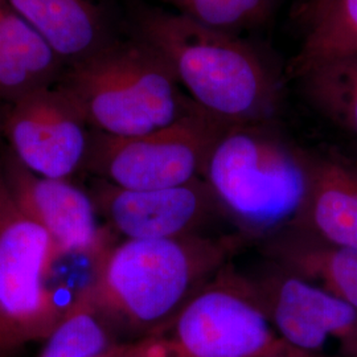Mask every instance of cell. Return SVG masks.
I'll return each mask as SVG.
<instances>
[{"mask_svg": "<svg viewBox=\"0 0 357 357\" xmlns=\"http://www.w3.org/2000/svg\"><path fill=\"white\" fill-rule=\"evenodd\" d=\"M270 357H312L308 356V355H305V354H301V352H298V351H294L291 348H289L287 345L281 349L280 352H277V354H274L273 356Z\"/></svg>", "mask_w": 357, "mask_h": 357, "instance_id": "21", "label": "cell"}, {"mask_svg": "<svg viewBox=\"0 0 357 357\" xmlns=\"http://www.w3.org/2000/svg\"><path fill=\"white\" fill-rule=\"evenodd\" d=\"M163 336L176 357H270L286 347L255 280L231 262L192 296Z\"/></svg>", "mask_w": 357, "mask_h": 357, "instance_id": "6", "label": "cell"}, {"mask_svg": "<svg viewBox=\"0 0 357 357\" xmlns=\"http://www.w3.org/2000/svg\"><path fill=\"white\" fill-rule=\"evenodd\" d=\"M89 193L107 229L121 240L202 236L221 215L203 178L162 190H125L97 178Z\"/></svg>", "mask_w": 357, "mask_h": 357, "instance_id": "10", "label": "cell"}, {"mask_svg": "<svg viewBox=\"0 0 357 357\" xmlns=\"http://www.w3.org/2000/svg\"><path fill=\"white\" fill-rule=\"evenodd\" d=\"M175 13L205 26L231 32L253 24L266 11L268 0H162Z\"/></svg>", "mask_w": 357, "mask_h": 357, "instance_id": "19", "label": "cell"}, {"mask_svg": "<svg viewBox=\"0 0 357 357\" xmlns=\"http://www.w3.org/2000/svg\"><path fill=\"white\" fill-rule=\"evenodd\" d=\"M282 342L312 357L357 355V308L273 264L253 278Z\"/></svg>", "mask_w": 357, "mask_h": 357, "instance_id": "9", "label": "cell"}, {"mask_svg": "<svg viewBox=\"0 0 357 357\" xmlns=\"http://www.w3.org/2000/svg\"><path fill=\"white\" fill-rule=\"evenodd\" d=\"M1 11H3V1L0 0V19H1Z\"/></svg>", "mask_w": 357, "mask_h": 357, "instance_id": "22", "label": "cell"}, {"mask_svg": "<svg viewBox=\"0 0 357 357\" xmlns=\"http://www.w3.org/2000/svg\"><path fill=\"white\" fill-rule=\"evenodd\" d=\"M351 357H357V355H356V356H351Z\"/></svg>", "mask_w": 357, "mask_h": 357, "instance_id": "23", "label": "cell"}, {"mask_svg": "<svg viewBox=\"0 0 357 357\" xmlns=\"http://www.w3.org/2000/svg\"><path fill=\"white\" fill-rule=\"evenodd\" d=\"M53 248L0 176V355L44 340L64 315L47 284Z\"/></svg>", "mask_w": 357, "mask_h": 357, "instance_id": "7", "label": "cell"}, {"mask_svg": "<svg viewBox=\"0 0 357 357\" xmlns=\"http://www.w3.org/2000/svg\"><path fill=\"white\" fill-rule=\"evenodd\" d=\"M203 178L221 215L249 243L299 230L311 183V153L268 123L233 125L209 155Z\"/></svg>", "mask_w": 357, "mask_h": 357, "instance_id": "3", "label": "cell"}, {"mask_svg": "<svg viewBox=\"0 0 357 357\" xmlns=\"http://www.w3.org/2000/svg\"><path fill=\"white\" fill-rule=\"evenodd\" d=\"M0 176L19 208L47 230L56 250L105 252L115 243L89 192L70 180L40 176L10 149L0 156Z\"/></svg>", "mask_w": 357, "mask_h": 357, "instance_id": "11", "label": "cell"}, {"mask_svg": "<svg viewBox=\"0 0 357 357\" xmlns=\"http://www.w3.org/2000/svg\"><path fill=\"white\" fill-rule=\"evenodd\" d=\"M229 125L196 106L166 128L137 137L93 130L84 169L125 190H162L203 178L209 155Z\"/></svg>", "mask_w": 357, "mask_h": 357, "instance_id": "5", "label": "cell"}, {"mask_svg": "<svg viewBox=\"0 0 357 357\" xmlns=\"http://www.w3.org/2000/svg\"><path fill=\"white\" fill-rule=\"evenodd\" d=\"M48 41L65 64L113 41L110 0H3Z\"/></svg>", "mask_w": 357, "mask_h": 357, "instance_id": "12", "label": "cell"}, {"mask_svg": "<svg viewBox=\"0 0 357 357\" xmlns=\"http://www.w3.org/2000/svg\"><path fill=\"white\" fill-rule=\"evenodd\" d=\"M3 1V0H1ZM64 60L3 1L0 19V100L13 103L59 82Z\"/></svg>", "mask_w": 357, "mask_h": 357, "instance_id": "14", "label": "cell"}, {"mask_svg": "<svg viewBox=\"0 0 357 357\" xmlns=\"http://www.w3.org/2000/svg\"><path fill=\"white\" fill-rule=\"evenodd\" d=\"M89 291L70 307L44 339L38 357H106L122 342Z\"/></svg>", "mask_w": 357, "mask_h": 357, "instance_id": "18", "label": "cell"}, {"mask_svg": "<svg viewBox=\"0 0 357 357\" xmlns=\"http://www.w3.org/2000/svg\"><path fill=\"white\" fill-rule=\"evenodd\" d=\"M90 128L112 137H137L166 128L197 105L183 93L166 61L141 38L113 40L59 79Z\"/></svg>", "mask_w": 357, "mask_h": 357, "instance_id": "4", "label": "cell"}, {"mask_svg": "<svg viewBox=\"0 0 357 357\" xmlns=\"http://www.w3.org/2000/svg\"><path fill=\"white\" fill-rule=\"evenodd\" d=\"M299 230L357 250V162L311 153V183Z\"/></svg>", "mask_w": 357, "mask_h": 357, "instance_id": "13", "label": "cell"}, {"mask_svg": "<svg viewBox=\"0 0 357 357\" xmlns=\"http://www.w3.org/2000/svg\"><path fill=\"white\" fill-rule=\"evenodd\" d=\"M3 132L28 169L70 180L85 167L93 128L76 100L56 82L8 103Z\"/></svg>", "mask_w": 357, "mask_h": 357, "instance_id": "8", "label": "cell"}, {"mask_svg": "<svg viewBox=\"0 0 357 357\" xmlns=\"http://www.w3.org/2000/svg\"><path fill=\"white\" fill-rule=\"evenodd\" d=\"M134 20L135 38L166 61L181 89L206 113L229 125L268 123L275 114V78L233 32L158 8H142Z\"/></svg>", "mask_w": 357, "mask_h": 357, "instance_id": "2", "label": "cell"}, {"mask_svg": "<svg viewBox=\"0 0 357 357\" xmlns=\"http://www.w3.org/2000/svg\"><path fill=\"white\" fill-rule=\"evenodd\" d=\"M106 357H176L163 335L149 336L118 345Z\"/></svg>", "mask_w": 357, "mask_h": 357, "instance_id": "20", "label": "cell"}, {"mask_svg": "<svg viewBox=\"0 0 357 357\" xmlns=\"http://www.w3.org/2000/svg\"><path fill=\"white\" fill-rule=\"evenodd\" d=\"M310 101L357 138V51L324 59L295 73Z\"/></svg>", "mask_w": 357, "mask_h": 357, "instance_id": "17", "label": "cell"}, {"mask_svg": "<svg viewBox=\"0 0 357 357\" xmlns=\"http://www.w3.org/2000/svg\"><path fill=\"white\" fill-rule=\"evenodd\" d=\"M303 40L293 73L333 56L357 51V0H310L303 8Z\"/></svg>", "mask_w": 357, "mask_h": 357, "instance_id": "16", "label": "cell"}, {"mask_svg": "<svg viewBox=\"0 0 357 357\" xmlns=\"http://www.w3.org/2000/svg\"><path fill=\"white\" fill-rule=\"evenodd\" d=\"M271 262L357 308V250L324 243L302 230L262 243Z\"/></svg>", "mask_w": 357, "mask_h": 357, "instance_id": "15", "label": "cell"}, {"mask_svg": "<svg viewBox=\"0 0 357 357\" xmlns=\"http://www.w3.org/2000/svg\"><path fill=\"white\" fill-rule=\"evenodd\" d=\"M248 243L237 231L115 241L101 258L91 298L116 331L163 335L192 296Z\"/></svg>", "mask_w": 357, "mask_h": 357, "instance_id": "1", "label": "cell"}]
</instances>
